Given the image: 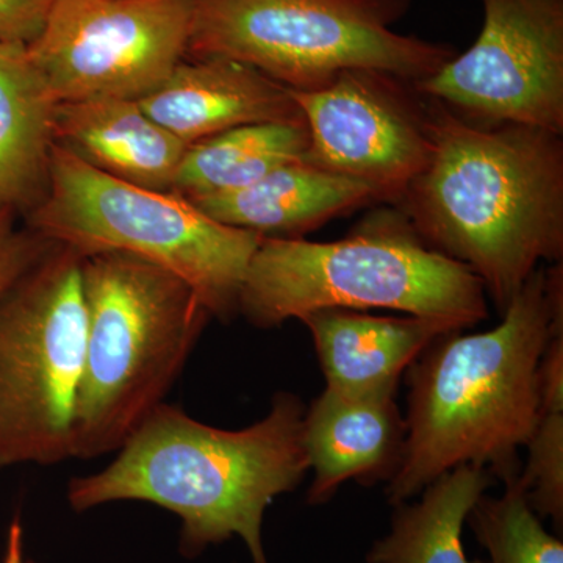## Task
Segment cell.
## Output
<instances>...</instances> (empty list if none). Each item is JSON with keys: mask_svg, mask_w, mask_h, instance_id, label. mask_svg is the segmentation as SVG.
<instances>
[{"mask_svg": "<svg viewBox=\"0 0 563 563\" xmlns=\"http://www.w3.org/2000/svg\"><path fill=\"white\" fill-rule=\"evenodd\" d=\"M396 393L347 396L325 388L303 415V446L313 481L307 503L331 501L347 481H390L404 457L406 418Z\"/></svg>", "mask_w": 563, "mask_h": 563, "instance_id": "obj_13", "label": "cell"}, {"mask_svg": "<svg viewBox=\"0 0 563 563\" xmlns=\"http://www.w3.org/2000/svg\"><path fill=\"white\" fill-rule=\"evenodd\" d=\"M490 331L444 333L409 366L406 446L388 481L391 506L420 495L462 465L520 474L518 450L540 418L537 369L551 336L563 332L562 262L529 277Z\"/></svg>", "mask_w": 563, "mask_h": 563, "instance_id": "obj_2", "label": "cell"}, {"mask_svg": "<svg viewBox=\"0 0 563 563\" xmlns=\"http://www.w3.org/2000/svg\"><path fill=\"white\" fill-rule=\"evenodd\" d=\"M81 261L55 243L0 303V470L73 457L87 339Z\"/></svg>", "mask_w": 563, "mask_h": 563, "instance_id": "obj_8", "label": "cell"}, {"mask_svg": "<svg viewBox=\"0 0 563 563\" xmlns=\"http://www.w3.org/2000/svg\"><path fill=\"white\" fill-rule=\"evenodd\" d=\"M426 101L431 157L401 213L428 246L468 266L503 313L540 263L562 262V135L477 124Z\"/></svg>", "mask_w": 563, "mask_h": 563, "instance_id": "obj_1", "label": "cell"}, {"mask_svg": "<svg viewBox=\"0 0 563 563\" xmlns=\"http://www.w3.org/2000/svg\"><path fill=\"white\" fill-rule=\"evenodd\" d=\"M526 448V468L520 472L528 501L540 518L563 529V412L540 413Z\"/></svg>", "mask_w": 563, "mask_h": 563, "instance_id": "obj_21", "label": "cell"}, {"mask_svg": "<svg viewBox=\"0 0 563 563\" xmlns=\"http://www.w3.org/2000/svg\"><path fill=\"white\" fill-rule=\"evenodd\" d=\"M376 201L368 185L292 162L261 180L209 198L190 201L211 220L276 239H299L332 218Z\"/></svg>", "mask_w": 563, "mask_h": 563, "instance_id": "obj_16", "label": "cell"}, {"mask_svg": "<svg viewBox=\"0 0 563 563\" xmlns=\"http://www.w3.org/2000/svg\"><path fill=\"white\" fill-rule=\"evenodd\" d=\"M139 102L187 146L240 125L303 120L288 88L261 70L220 57L184 58Z\"/></svg>", "mask_w": 563, "mask_h": 563, "instance_id": "obj_12", "label": "cell"}, {"mask_svg": "<svg viewBox=\"0 0 563 563\" xmlns=\"http://www.w3.org/2000/svg\"><path fill=\"white\" fill-rule=\"evenodd\" d=\"M303 415L301 399L280 391L263 420L224 431L163 402L111 465L70 481L68 501L76 512L114 501L155 504L180 518L181 554L195 558L240 537L252 563H269L262 540L266 509L310 470Z\"/></svg>", "mask_w": 563, "mask_h": 563, "instance_id": "obj_3", "label": "cell"}, {"mask_svg": "<svg viewBox=\"0 0 563 563\" xmlns=\"http://www.w3.org/2000/svg\"><path fill=\"white\" fill-rule=\"evenodd\" d=\"M58 0H0V43L29 46L38 38Z\"/></svg>", "mask_w": 563, "mask_h": 563, "instance_id": "obj_23", "label": "cell"}, {"mask_svg": "<svg viewBox=\"0 0 563 563\" xmlns=\"http://www.w3.org/2000/svg\"><path fill=\"white\" fill-rule=\"evenodd\" d=\"M498 498L481 496L466 518L488 563H563L561 537L547 531L528 501L520 474Z\"/></svg>", "mask_w": 563, "mask_h": 563, "instance_id": "obj_20", "label": "cell"}, {"mask_svg": "<svg viewBox=\"0 0 563 563\" xmlns=\"http://www.w3.org/2000/svg\"><path fill=\"white\" fill-rule=\"evenodd\" d=\"M55 243L18 224V213L0 209V303Z\"/></svg>", "mask_w": 563, "mask_h": 563, "instance_id": "obj_22", "label": "cell"}, {"mask_svg": "<svg viewBox=\"0 0 563 563\" xmlns=\"http://www.w3.org/2000/svg\"><path fill=\"white\" fill-rule=\"evenodd\" d=\"M2 563H25L20 518H14V520L11 521L9 536H7L5 555H3Z\"/></svg>", "mask_w": 563, "mask_h": 563, "instance_id": "obj_25", "label": "cell"}, {"mask_svg": "<svg viewBox=\"0 0 563 563\" xmlns=\"http://www.w3.org/2000/svg\"><path fill=\"white\" fill-rule=\"evenodd\" d=\"M192 0H58L33 63L55 102L139 99L187 54Z\"/></svg>", "mask_w": 563, "mask_h": 563, "instance_id": "obj_9", "label": "cell"}, {"mask_svg": "<svg viewBox=\"0 0 563 563\" xmlns=\"http://www.w3.org/2000/svg\"><path fill=\"white\" fill-rule=\"evenodd\" d=\"M320 309H385L453 331L488 318L483 280L428 246L401 211L380 210L331 243L263 236L247 266L239 312L272 329Z\"/></svg>", "mask_w": 563, "mask_h": 563, "instance_id": "obj_4", "label": "cell"}, {"mask_svg": "<svg viewBox=\"0 0 563 563\" xmlns=\"http://www.w3.org/2000/svg\"><path fill=\"white\" fill-rule=\"evenodd\" d=\"M481 3L483 29L473 46L415 90L477 124L563 135V0Z\"/></svg>", "mask_w": 563, "mask_h": 563, "instance_id": "obj_10", "label": "cell"}, {"mask_svg": "<svg viewBox=\"0 0 563 563\" xmlns=\"http://www.w3.org/2000/svg\"><path fill=\"white\" fill-rule=\"evenodd\" d=\"M290 92L309 131L303 162L368 185L376 201L398 203L428 165V101L412 81L344 69L324 87Z\"/></svg>", "mask_w": 563, "mask_h": 563, "instance_id": "obj_11", "label": "cell"}, {"mask_svg": "<svg viewBox=\"0 0 563 563\" xmlns=\"http://www.w3.org/2000/svg\"><path fill=\"white\" fill-rule=\"evenodd\" d=\"M540 413L563 412V332H555L537 369Z\"/></svg>", "mask_w": 563, "mask_h": 563, "instance_id": "obj_24", "label": "cell"}, {"mask_svg": "<svg viewBox=\"0 0 563 563\" xmlns=\"http://www.w3.org/2000/svg\"><path fill=\"white\" fill-rule=\"evenodd\" d=\"M307 150L309 131L303 120L229 129L187 147L173 192L198 201L240 190L287 163L303 161Z\"/></svg>", "mask_w": 563, "mask_h": 563, "instance_id": "obj_19", "label": "cell"}, {"mask_svg": "<svg viewBox=\"0 0 563 563\" xmlns=\"http://www.w3.org/2000/svg\"><path fill=\"white\" fill-rule=\"evenodd\" d=\"M410 0H192L185 58L220 57L292 91L324 87L344 69L421 81L457 54L393 25Z\"/></svg>", "mask_w": 563, "mask_h": 563, "instance_id": "obj_7", "label": "cell"}, {"mask_svg": "<svg viewBox=\"0 0 563 563\" xmlns=\"http://www.w3.org/2000/svg\"><path fill=\"white\" fill-rule=\"evenodd\" d=\"M25 224L81 255L122 252L168 269L211 317L239 312L247 266L263 236L211 220L173 191L113 179L54 143L46 191Z\"/></svg>", "mask_w": 563, "mask_h": 563, "instance_id": "obj_6", "label": "cell"}, {"mask_svg": "<svg viewBox=\"0 0 563 563\" xmlns=\"http://www.w3.org/2000/svg\"><path fill=\"white\" fill-rule=\"evenodd\" d=\"M55 103L27 46L0 43V209L27 213L46 191Z\"/></svg>", "mask_w": 563, "mask_h": 563, "instance_id": "obj_17", "label": "cell"}, {"mask_svg": "<svg viewBox=\"0 0 563 563\" xmlns=\"http://www.w3.org/2000/svg\"><path fill=\"white\" fill-rule=\"evenodd\" d=\"M309 328L329 390L347 396L396 393L399 377L444 333L442 322L418 317H376L363 310L320 309Z\"/></svg>", "mask_w": 563, "mask_h": 563, "instance_id": "obj_15", "label": "cell"}, {"mask_svg": "<svg viewBox=\"0 0 563 563\" xmlns=\"http://www.w3.org/2000/svg\"><path fill=\"white\" fill-rule=\"evenodd\" d=\"M87 339L73 457L120 450L172 390L210 312L176 274L122 252L84 255Z\"/></svg>", "mask_w": 563, "mask_h": 563, "instance_id": "obj_5", "label": "cell"}, {"mask_svg": "<svg viewBox=\"0 0 563 563\" xmlns=\"http://www.w3.org/2000/svg\"><path fill=\"white\" fill-rule=\"evenodd\" d=\"M490 484L492 474L472 465L437 477L420 501L396 504L390 532L373 543L366 563H485L466 558L462 532Z\"/></svg>", "mask_w": 563, "mask_h": 563, "instance_id": "obj_18", "label": "cell"}, {"mask_svg": "<svg viewBox=\"0 0 563 563\" xmlns=\"http://www.w3.org/2000/svg\"><path fill=\"white\" fill-rule=\"evenodd\" d=\"M54 143L113 179L173 191L187 144L163 129L136 99L55 103Z\"/></svg>", "mask_w": 563, "mask_h": 563, "instance_id": "obj_14", "label": "cell"}]
</instances>
